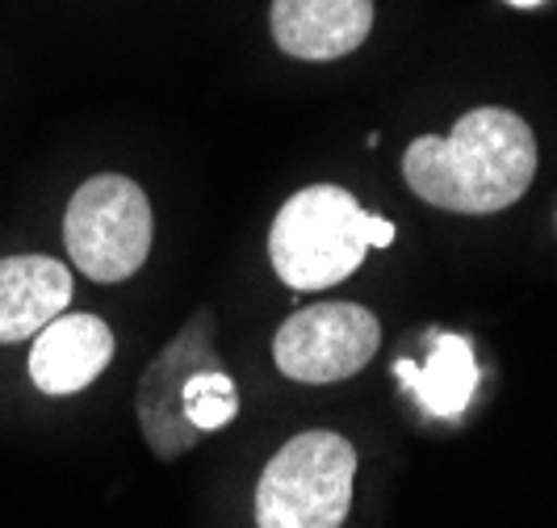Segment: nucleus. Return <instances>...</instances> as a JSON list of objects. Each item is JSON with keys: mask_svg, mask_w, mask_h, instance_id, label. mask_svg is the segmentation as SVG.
I'll list each match as a JSON object with an SVG mask.
<instances>
[{"mask_svg": "<svg viewBox=\"0 0 557 528\" xmlns=\"http://www.w3.org/2000/svg\"><path fill=\"white\" fill-rule=\"evenodd\" d=\"M411 194L453 214H499L529 194L536 135L520 113L478 106L448 135H419L403 156Z\"/></svg>", "mask_w": 557, "mask_h": 528, "instance_id": "nucleus-1", "label": "nucleus"}, {"mask_svg": "<svg viewBox=\"0 0 557 528\" xmlns=\"http://www.w3.org/2000/svg\"><path fill=\"white\" fill-rule=\"evenodd\" d=\"M394 223L369 214L339 185H307L273 219L269 260L289 290H327L364 265L369 248H391Z\"/></svg>", "mask_w": 557, "mask_h": 528, "instance_id": "nucleus-2", "label": "nucleus"}, {"mask_svg": "<svg viewBox=\"0 0 557 528\" xmlns=\"http://www.w3.org/2000/svg\"><path fill=\"white\" fill-rule=\"evenodd\" d=\"M357 449L339 432H302L256 482V528H339L352 507Z\"/></svg>", "mask_w": 557, "mask_h": 528, "instance_id": "nucleus-3", "label": "nucleus"}, {"mask_svg": "<svg viewBox=\"0 0 557 528\" xmlns=\"http://www.w3.org/2000/svg\"><path fill=\"white\" fill-rule=\"evenodd\" d=\"M151 201L139 181L122 172L88 176L63 214V244L72 251V265L101 285L135 278L151 251Z\"/></svg>", "mask_w": 557, "mask_h": 528, "instance_id": "nucleus-4", "label": "nucleus"}, {"mask_svg": "<svg viewBox=\"0 0 557 528\" xmlns=\"http://www.w3.org/2000/svg\"><path fill=\"white\" fill-rule=\"evenodd\" d=\"M382 344V323L369 306L319 303L294 310L273 340V361L285 378L327 386L361 373Z\"/></svg>", "mask_w": 557, "mask_h": 528, "instance_id": "nucleus-5", "label": "nucleus"}, {"mask_svg": "<svg viewBox=\"0 0 557 528\" xmlns=\"http://www.w3.org/2000/svg\"><path fill=\"white\" fill-rule=\"evenodd\" d=\"M206 365H219L210 353V315H197L194 323L147 365L139 386V423L156 457H181L185 449L197 445L201 432L185 419L181 390Z\"/></svg>", "mask_w": 557, "mask_h": 528, "instance_id": "nucleus-6", "label": "nucleus"}, {"mask_svg": "<svg viewBox=\"0 0 557 528\" xmlns=\"http://www.w3.org/2000/svg\"><path fill=\"white\" fill-rule=\"evenodd\" d=\"M273 42L289 59L327 63L352 56L373 29V0H273Z\"/></svg>", "mask_w": 557, "mask_h": 528, "instance_id": "nucleus-7", "label": "nucleus"}, {"mask_svg": "<svg viewBox=\"0 0 557 528\" xmlns=\"http://www.w3.org/2000/svg\"><path fill=\"white\" fill-rule=\"evenodd\" d=\"M113 361V332L97 315H55L29 348V378L42 394H76Z\"/></svg>", "mask_w": 557, "mask_h": 528, "instance_id": "nucleus-8", "label": "nucleus"}, {"mask_svg": "<svg viewBox=\"0 0 557 528\" xmlns=\"http://www.w3.org/2000/svg\"><path fill=\"white\" fill-rule=\"evenodd\" d=\"M72 303V273L51 256L0 260V344L34 340Z\"/></svg>", "mask_w": 557, "mask_h": 528, "instance_id": "nucleus-9", "label": "nucleus"}, {"mask_svg": "<svg viewBox=\"0 0 557 528\" xmlns=\"http://www.w3.org/2000/svg\"><path fill=\"white\" fill-rule=\"evenodd\" d=\"M398 382L416 394V403L436 419H457L478 390V357L474 344L466 335L453 332H432V348L423 365H416L411 357L394 365Z\"/></svg>", "mask_w": 557, "mask_h": 528, "instance_id": "nucleus-10", "label": "nucleus"}, {"mask_svg": "<svg viewBox=\"0 0 557 528\" xmlns=\"http://www.w3.org/2000/svg\"><path fill=\"white\" fill-rule=\"evenodd\" d=\"M181 403H185V419L194 423L197 432H219L231 419L239 416V394L231 373L219 365H206L197 369L194 378L181 390Z\"/></svg>", "mask_w": 557, "mask_h": 528, "instance_id": "nucleus-11", "label": "nucleus"}, {"mask_svg": "<svg viewBox=\"0 0 557 528\" xmlns=\"http://www.w3.org/2000/svg\"><path fill=\"white\" fill-rule=\"evenodd\" d=\"M507 4H516V9H536V4H545V0H507Z\"/></svg>", "mask_w": 557, "mask_h": 528, "instance_id": "nucleus-12", "label": "nucleus"}]
</instances>
